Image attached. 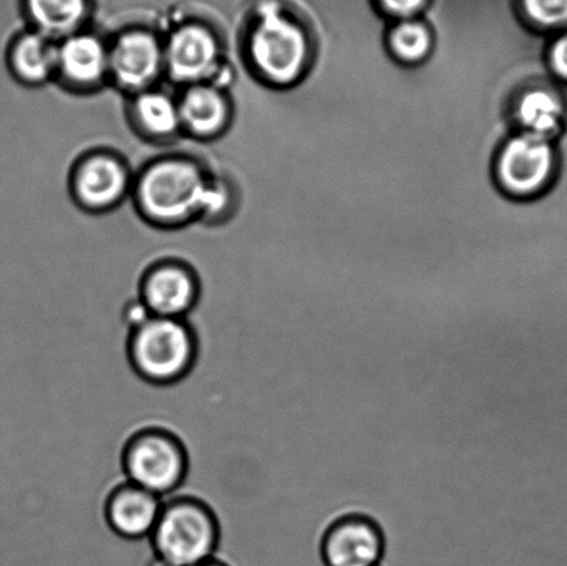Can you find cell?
Listing matches in <instances>:
<instances>
[{"label": "cell", "instance_id": "6da1fadb", "mask_svg": "<svg viewBox=\"0 0 567 566\" xmlns=\"http://www.w3.org/2000/svg\"><path fill=\"white\" fill-rule=\"evenodd\" d=\"M132 196L142 218L161 229L221 222L233 214L236 199L229 182L187 155H166L144 165Z\"/></svg>", "mask_w": 567, "mask_h": 566}, {"label": "cell", "instance_id": "7a4b0ae2", "mask_svg": "<svg viewBox=\"0 0 567 566\" xmlns=\"http://www.w3.org/2000/svg\"><path fill=\"white\" fill-rule=\"evenodd\" d=\"M197 357L198 338L187 319L152 316L127 338L132 369L150 384L169 385L186 379Z\"/></svg>", "mask_w": 567, "mask_h": 566}, {"label": "cell", "instance_id": "3957f363", "mask_svg": "<svg viewBox=\"0 0 567 566\" xmlns=\"http://www.w3.org/2000/svg\"><path fill=\"white\" fill-rule=\"evenodd\" d=\"M220 539L219 521L202 498L172 495L150 535L155 556L176 566H194L216 556Z\"/></svg>", "mask_w": 567, "mask_h": 566}, {"label": "cell", "instance_id": "277c9868", "mask_svg": "<svg viewBox=\"0 0 567 566\" xmlns=\"http://www.w3.org/2000/svg\"><path fill=\"white\" fill-rule=\"evenodd\" d=\"M126 481L161 497L181 490L188 473L185 443L164 426H146L135 432L122 452Z\"/></svg>", "mask_w": 567, "mask_h": 566}, {"label": "cell", "instance_id": "5b68a950", "mask_svg": "<svg viewBox=\"0 0 567 566\" xmlns=\"http://www.w3.org/2000/svg\"><path fill=\"white\" fill-rule=\"evenodd\" d=\"M303 32L274 3L260 8L259 19L244 44V60L255 76L275 85L297 80L306 61Z\"/></svg>", "mask_w": 567, "mask_h": 566}, {"label": "cell", "instance_id": "8992f818", "mask_svg": "<svg viewBox=\"0 0 567 566\" xmlns=\"http://www.w3.org/2000/svg\"><path fill=\"white\" fill-rule=\"evenodd\" d=\"M133 176L120 154L96 150L76 161L70 176V192L78 207L103 214L120 207L132 196Z\"/></svg>", "mask_w": 567, "mask_h": 566}, {"label": "cell", "instance_id": "52a82bcc", "mask_svg": "<svg viewBox=\"0 0 567 566\" xmlns=\"http://www.w3.org/2000/svg\"><path fill=\"white\" fill-rule=\"evenodd\" d=\"M165 76L179 88L197 83L224 86L225 53L218 37L207 27L176 28L164 41Z\"/></svg>", "mask_w": 567, "mask_h": 566}, {"label": "cell", "instance_id": "ba28073f", "mask_svg": "<svg viewBox=\"0 0 567 566\" xmlns=\"http://www.w3.org/2000/svg\"><path fill=\"white\" fill-rule=\"evenodd\" d=\"M203 297V277L179 259L150 265L137 279V298L152 316L187 319Z\"/></svg>", "mask_w": 567, "mask_h": 566}, {"label": "cell", "instance_id": "9c48e42d", "mask_svg": "<svg viewBox=\"0 0 567 566\" xmlns=\"http://www.w3.org/2000/svg\"><path fill=\"white\" fill-rule=\"evenodd\" d=\"M110 83L126 96L158 86L165 76L164 41L147 30H130L109 42Z\"/></svg>", "mask_w": 567, "mask_h": 566}, {"label": "cell", "instance_id": "30bf717a", "mask_svg": "<svg viewBox=\"0 0 567 566\" xmlns=\"http://www.w3.org/2000/svg\"><path fill=\"white\" fill-rule=\"evenodd\" d=\"M54 82L74 94L96 93L109 85V42L86 31L60 39Z\"/></svg>", "mask_w": 567, "mask_h": 566}, {"label": "cell", "instance_id": "8fae6325", "mask_svg": "<svg viewBox=\"0 0 567 566\" xmlns=\"http://www.w3.org/2000/svg\"><path fill=\"white\" fill-rule=\"evenodd\" d=\"M383 556L385 536L365 515H347L322 536L320 557L324 566H381Z\"/></svg>", "mask_w": 567, "mask_h": 566}, {"label": "cell", "instance_id": "7c38bea8", "mask_svg": "<svg viewBox=\"0 0 567 566\" xmlns=\"http://www.w3.org/2000/svg\"><path fill=\"white\" fill-rule=\"evenodd\" d=\"M177 104L183 135L196 141H216L230 130L235 119V107L229 93L216 83H197L181 88Z\"/></svg>", "mask_w": 567, "mask_h": 566}, {"label": "cell", "instance_id": "4fadbf2b", "mask_svg": "<svg viewBox=\"0 0 567 566\" xmlns=\"http://www.w3.org/2000/svg\"><path fill=\"white\" fill-rule=\"evenodd\" d=\"M163 506L164 497L125 481L110 493L105 502V519L118 536L146 539L153 534Z\"/></svg>", "mask_w": 567, "mask_h": 566}, {"label": "cell", "instance_id": "5bb4252c", "mask_svg": "<svg viewBox=\"0 0 567 566\" xmlns=\"http://www.w3.org/2000/svg\"><path fill=\"white\" fill-rule=\"evenodd\" d=\"M127 121L143 141L168 144L183 135L177 94L159 86L127 96Z\"/></svg>", "mask_w": 567, "mask_h": 566}, {"label": "cell", "instance_id": "9a60e30c", "mask_svg": "<svg viewBox=\"0 0 567 566\" xmlns=\"http://www.w3.org/2000/svg\"><path fill=\"white\" fill-rule=\"evenodd\" d=\"M553 163L548 138L526 132L505 146L499 159V176L511 191L529 193L547 181Z\"/></svg>", "mask_w": 567, "mask_h": 566}, {"label": "cell", "instance_id": "2e32d148", "mask_svg": "<svg viewBox=\"0 0 567 566\" xmlns=\"http://www.w3.org/2000/svg\"><path fill=\"white\" fill-rule=\"evenodd\" d=\"M58 41L38 31H28L9 44L6 61L11 76L21 85L39 88L54 82Z\"/></svg>", "mask_w": 567, "mask_h": 566}, {"label": "cell", "instance_id": "e0dca14e", "mask_svg": "<svg viewBox=\"0 0 567 566\" xmlns=\"http://www.w3.org/2000/svg\"><path fill=\"white\" fill-rule=\"evenodd\" d=\"M33 31L54 41L80 31L86 14V0H27Z\"/></svg>", "mask_w": 567, "mask_h": 566}, {"label": "cell", "instance_id": "ac0fdd59", "mask_svg": "<svg viewBox=\"0 0 567 566\" xmlns=\"http://www.w3.org/2000/svg\"><path fill=\"white\" fill-rule=\"evenodd\" d=\"M518 116L527 133L548 138L558 131L564 107L553 93L533 91L520 100Z\"/></svg>", "mask_w": 567, "mask_h": 566}, {"label": "cell", "instance_id": "d6986e66", "mask_svg": "<svg viewBox=\"0 0 567 566\" xmlns=\"http://www.w3.org/2000/svg\"><path fill=\"white\" fill-rule=\"evenodd\" d=\"M392 47L405 60L422 59L431 47L430 32L416 22H404L393 31Z\"/></svg>", "mask_w": 567, "mask_h": 566}, {"label": "cell", "instance_id": "ffe728a7", "mask_svg": "<svg viewBox=\"0 0 567 566\" xmlns=\"http://www.w3.org/2000/svg\"><path fill=\"white\" fill-rule=\"evenodd\" d=\"M527 13L544 25H567V0H525Z\"/></svg>", "mask_w": 567, "mask_h": 566}, {"label": "cell", "instance_id": "44dd1931", "mask_svg": "<svg viewBox=\"0 0 567 566\" xmlns=\"http://www.w3.org/2000/svg\"><path fill=\"white\" fill-rule=\"evenodd\" d=\"M551 63L555 72L567 80V33L555 43Z\"/></svg>", "mask_w": 567, "mask_h": 566}, {"label": "cell", "instance_id": "7402d4cb", "mask_svg": "<svg viewBox=\"0 0 567 566\" xmlns=\"http://www.w3.org/2000/svg\"><path fill=\"white\" fill-rule=\"evenodd\" d=\"M389 10L399 14H410L420 8L424 0H382Z\"/></svg>", "mask_w": 567, "mask_h": 566}, {"label": "cell", "instance_id": "603a6c76", "mask_svg": "<svg viewBox=\"0 0 567 566\" xmlns=\"http://www.w3.org/2000/svg\"><path fill=\"white\" fill-rule=\"evenodd\" d=\"M146 566H176V565H174L169 562H166V559L163 557L155 556V553H154V556L148 559Z\"/></svg>", "mask_w": 567, "mask_h": 566}, {"label": "cell", "instance_id": "cb8c5ba5", "mask_svg": "<svg viewBox=\"0 0 567 566\" xmlns=\"http://www.w3.org/2000/svg\"><path fill=\"white\" fill-rule=\"evenodd\" d=\"M194 566H231V565L224 562V559L214 557V558L208 559V562H204L202 564H197Z\"/></svg>", "mask_w": 567, "mask_h": 566}]
</instances>
